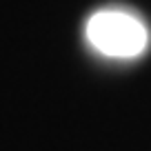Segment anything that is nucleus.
Instances as JSON below:
<instances>
[{
    "instance_id": "obj_1",
    "label": "nucleus",
    "mask_w": 151,
    "mask_h": 151,
    "mask_svg": "<svg viewBox=\"0 0 151 151\" xmlns=\"http://www.w3.org/2000/svg\"><path fill=\"white\" fill-rule=\"evenodd\" d=\"M87 40L96 51L111 58H136L149 45L147 27L127 11L104 9L87 22Z\"/></svg>"
}]
</instances>
